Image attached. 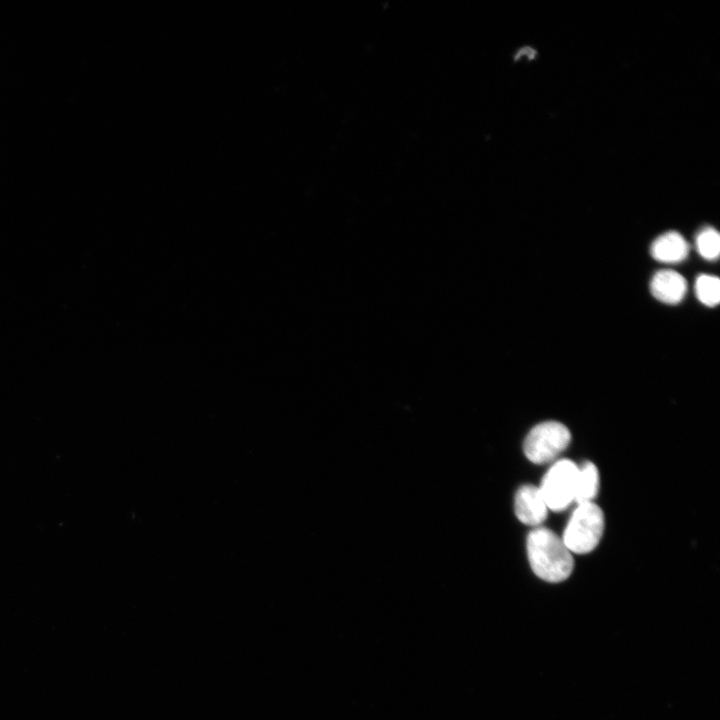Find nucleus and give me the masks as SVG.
I'll return each instance as SVG.
<instances>
[{
  "instance_id": "obj_8",
  "label": "nucleus",
  "mask_w": 720,
  "mask_h": 720,
  "mask_svg": "<svg viewBox=\"0 0 720 720\" xmlns=\"http://www.w3.org/2000/svg\"><path fill=\"white\" fill-rule=\"evenodd\" d=\"M599 490V474L592 462H585L579 467L575 499L577 504L592 502Z\"/></svg>"
},
{
  "instance_id": "obj_4",
  "label": "nucleus",
  "mask_w": 720,
  "mask_h": 720,
  "mask_svg": "<svg viewBox=\"0 0 720 720\" xmlns=\"http://www.w3.org/2000/svg\"><path fill=\"white\" fill-rule=\"evenodd\" d=\"M578 471L579 467L568 459L551 466L539 487L547 508L562 511L574 501Z\"/></svg>"
},
{
  "instance_id": "obj_1",
  "label": "nucleus",
  "mask_w": 720,
  "mask_h": 720,
  "mask_svg": "<svg viewBox=\"0 0 720 720\" xmlns=\"http://www.w3.org/2000/svg\"><path fill=\"white\" fill-rule=\"evenodd\" d=\"M527 554L533 572L547 582H561L572 573L574 562L562 538L546 527L527 536Z\"/></svg>"
},
{
  "instance_id": "obj_9",
  "label": "nucleus",
  "mask_w": 720,
  "mask_h": 720,
  "mask_svg": "<svg viewBox=\"0 0 720 720\" xmlns=\"http://www.w3.org/2000/svg\"><path fill=\"white\" fill-rule=\"evenodd\" d=\"M695 293L702 304L716 306L720 300L719 278L709 274L699 275L695 281Z\"/></svg>"
},
{
  "instance_id": "obj_7",
  "label": "nucleus",
  "mask_w": 720,
  "mask_h": 720,
  "mask_svg": "<svg viewBox=\"0 0 720 720\" xmlns=\"http://www.w3.org/2000/svg\"><path fill=\"white\" fill-rule=\"evenodd\" d=\"M689 245L685 238L676 231H669L658 236L651 244L652 257L663 263H678L686 259Z\"/></svg>"
},
{
  "instance_id": "obj_10",
  "label": "nucleus",
  "mask_w": 720,
  "mask_h": 720,
  "mask_svg": "<svg viewBox=\"0 0 720 720\" xmlns=\"http://www.w3.org/2000/svg\"><path fill=\"white\" fill-rule=\"evenodd\" d=\"M698 253L706 260H716L720 252L719 233L713 227L707 226L701 229L695 240Z\"/></svg>"
},
{
  "instance_id": "obj_5",
  "label": "nucleus",
  "mask_w": 720,
  "mask_h": 720,
  "mask_svg": "<svg viewBox=\"0 0 720 720\" xmlns=\"http://www.w3.org/2000/svg\"><path fill=\"white\" fill-rule=\"evenodd\" d=\"M514 509L517 518L526 525H540L547 517V506L539 487L521 486L516 494Z\"/></svg>"
},
{
  "instance_id": "obj_6",
  "label": "nucleus",
  "mask_w": 720,
  "mask_h": 720,
  "mask_svg": "<svg viewBox=\"0 0 720 720\" xmlns=\"http://www.w3.org/2000/svg\"><path fill=\"white\" fill-rule=\"evenodd\" d=\"M650 291L659 301L666 304H677L682 301L687 291L685 278L674 270L657 271L650 282Z\"/></svg>"
},
{
  "instance_id": "obj_2",
  "label": "nucleus",
  "mask_w": 720,
  "mask_h": 720,
  "mask_svg": "<svg viewBox=\"0 0 720 720\" xmlns=\"http://www.w3.org/2000/svg\"><path fill=\"white\" fill-rule=\"evenodd\" d=\"M604 530V515L593 502L578 504L566 526L562 540L570 552L584 554L599 543Z\"/></svg>"
},
{
  "instance_id": "obj_3",
  "label": "nucleus",
  "mask_w": 720,
  "mask_h": 720,
  "mask_svg": "<svg viewBox=\"0 0 720 720\" xmlns=\"http://www.w3.org/2000/svg\"><path fill=\"white\" fill-rule=\"evenodd\" d=\"M571 434L562 423L547 421L533 427L523 444L525 456L533 463L544 464L554 460L569 445Z\"/></svg>"
}]
</instances>
